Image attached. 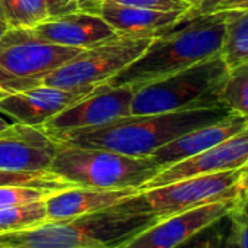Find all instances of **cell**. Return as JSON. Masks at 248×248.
<instances>
[{
	"mask_svg": "<svg viewBox=\"0 0 248 248\" xmlns=\"http://www.w3.org/2000/svg\"><path fill=\"white\" fill-rule=\"evenodd\" d=\"M158 221L144 208L138 192L93 214L0 234V248H124Z\"/></svg>",
	"mask_w": 248,
	"mask_h": 248,
	"instance_id": "obj_1",
	"label": "cell"
},
{
	"mask_svg": "<svg viewBox=\"0 0 248 248\" xmlns=\"http://www.w3.org/2000/svg\"><path fill=\"white\" fill-rule=\"evenodd\" d=\"M231 113L234 112L225 106H211L153 115H129L99 126L70 131L52 137V140L65 145L102 148L131 157H150L183 134L221 122Z\"/></svg>",
	"mask_w": 248,
	"mask_h": 248,
	"instance_id": "obj_2",
	"label": "cell"
},
{
	"mask_svg": "<svg viewBox=\"0 0 248 248\" xmlns=\"http://www.w3.org/2000/svg\"><path fill=\"white\" fill-rule=\"evenodd\" d=\"M227 15L228 12H186L173 26L155 36L135 61L106 83L138 89L219 54Z\"/></svg>",
	"mask_w": 248,
	"mask_h": 248,
	"instance_id": "obj_3",
	"label": "cell"
},
{
	"mask_svg": "<svg viewBox=\"0 0 248 248\" xmlns=\"http://www.w3.org/2000/svg\"><path fill=\"white\" fill-rule=\"evenodd\" d=\"M52 174L86 189H140L161 169L151 157H131L102 148L58 142L48 167Z\"/></svg>",
	"mask_w": 248,
	"mask_h": 248,
	"instance_id": "obj_4",
	"label": "cell"
},
{
	"mask_svg": "<svg viewBox=\"0 0 248 248\" xmlns=\"http://www.w3.org/2000/svg\"><path fill=\"white\" fill-rule=\"evenodd\" d=\"M221 54L135 90L131 115H153L222 106L219 93L228 76Z\"/></svg>",
	"mask_w": 248,
	"mask_h": 248,
	"instance_id": "obj_5",
	"label": "cell"
},
{
	"mask_svg": "<svg viewBox=\"0 0 248 248\" xmlns=\"http://www.w3.org/2000/svg\"><path fill=\"white\" fill-rule=\"evenodd\" d=\"M83 51L42 41L31 29L10 28L0 38V90L13 93L39 86L46 74Z\"/></svg>",
	"mask_w": 248,
	"mask_h": 248,
	"instance_id": "obj_6",
	"label": "cell"
},
{
	"mask_svg": "<svg viewBox=\"0 0 248 248\" xmlns=\"http://www.w3.org/2000/svg\"><path fill=\"white\" fill-rule=\"evenodd\" d=\"M140 198L144 208L160 221L214 202L247 199V166L183 179L140 192Z\"/></svg>",
	"mask_w": 248,
	"mask_h": 248,
	"instance_id": "obj_7",
	"label": "cell"
},
{
	"mask_svg": "<svg viewBox=\"0 0 248 248\" xmlns=\"http://www.w3.org/2000/svg\"><path fill=\"white\" fill-rule=\"evenodd\" d=\"M154 38H126L103 42L46 74L41 84L60 89H76L106 83L116 73L135 61Z\"/></svg>",
	"mask_w": 248,
	"mask_h": 248,
	"instance_id": "obj_8",
	"label": "cell"
},
{
	"mask_svg": "<svg viewBox=\"0 0 248 248\" xmlns=\"http://www.w3.org/2000/svg\"><path fill=\"white\" fill-rule=\"evenodd\" d=\"M137 87L99 84L92 93L57 113L39 128L48 137H57L70 131L93 128L118 118L131 115V105Z\"/></svg>",
	"mask_w": 248,
	"mask_h": 248,
	"instance_id": "obj_9",
	"label": "cell"
},
{
	"mask_svg": "<svg viewBox=\"0 0 248 248\" xmlns=\"http://www.w3.org/2000/svg\"><path fill=\"white\" fill-rule=\"evenodd\" d=\"M246 203L247 199L214 202L169 217L138 234L124 248H176Z\"/></svg>",
	"mask_w": 248,
	"mask_h": 248,
	"instance_id": "obj_10",
	"label": "cell"
},
{
	"mask_svg": "<svg viewBox=\"0 0 248 248\" xmlns=\"http://www.w3.org/2000/svg\"><path fill=\"white\" fill-rule=\"evenodd\" d=\"M97 86L60 89L39 84L22 92L6 93L0 97V113L9 116L13 124L39 128L48 119L92 93Z\"/></svg>",
	"mask_w": 248,
	"mask_h": 248,
	"instance_id": "obj_11",
	"label": "cell"
},
{
	"mask_svg": "<svg viewBox=\"0 0 248 248\" xmlns=\"http://www.w3.org/2000/svg\"><path fill=\"white\" fill-rule=\"evenodd\" d=\"M247 163L248 129H246L206 151H202L193 157H189L167 169H163L157 176L144 183L138 190L147 192L183 179L240 169L247 166Z\"/></svg>",
	"mask_w": 248,
	"mask_h": 248,
	"instance_id": "obj_12",
	"label": "cell"
},
{
	"mask_svg": "<svg viewBox=\"0 0 248 248\" xmlns=\"http://www.w3.org/2000/svg\"><path fill=\"white\" fill-rule=\"evenodd\" d=\"M57 148L58 142L41 128L12 124L0 132V170H48Z\"/></svg>",
	"mask_w": 248,
	"mask_h": 248,
	"instance_id": "obj_13",
	"label": "cell"
},
{
	"mask_svg": "<svg viewBox=\"0 0 248 248\" xmlns=\"http://www.w3.org/2000/svg\"><path fill=\"white\" fill-rule=\"evenodd\" d=\"M31 32L42 41L81 49L118 38V33L99 15L81 10L48 17L31 28Z\"/></svg>",
	"mask_w": 248,
	"mask_h": 248,
	"instance_id": "obj_14",
	"label": "cell"
},
{
	"mask_svg": "<svg viewBox=\"0 0 248 248\" xmlns=\"http://www.w3.org/2000/svg\"><path fill=\"white\" fill-rule=\"evenodd\" d=\"M246 129H248L247 116H241L234 112L221 122L183 134L182 137L154 151L150 157L163 170L182 160L206 151Z\"/></svg>",
	"mask_w": 248,
	"mask_h": 248,
	"instance_id": "obj_15",
	"label": "cell"
},
{
	"mask_svg": "<svg viewBox=\"0 0 248 248\" xmlns=\"http://www.w3.org/2000/svg\"><path fill=\"white\" fill-rule=\"evenodd\" d=\"M186 12H161L137 6H126L103 0L99 16L110 25L118 36L155 38L173 26Z\"/></svg>",
	"mask_w": 248,
	"mask_h": 248,
	"instance_id": "obj_16",
	"label": "cell"
},
{
	"mask_svg": "<svg viewBox=\"0 0 248 248\" xmlns=\"http://www.w3.org/2000/svg\"><path fill=\"white\" fill-rule=\"evenodd\" d=\"M138 192V189L103 190L86 187H73L62 192H55L45 199L46 222L65 221L93 214L124 202Z\"/></svg>",
	"mask_w": 248,
	"mask_h": 248,
	"instance_id": "obj_17",
	"label": "cell"
},
{
	"mask_svg": "<svg viewBox=\"0 0 248 248\" xmlns=\"http://www.w3.org/2000/svg\"><path fill=\"white\" fill-rule=\"evenodd\" d=\"M219 54L228 70L248 62V10L228 12Z\"/></svg>",
	"mask_w": 248,
	"mask_h": 248,
	"instance_id": "obj_18",
	"label": "cell"
},
{
	"mask_svg": "<svg viewBox=\"0 0 248 248\" xmlns=\"http://www.w3.org/2000/svg\"><path fill=\"white\" fill-rule=\"evenodd\" d=\"M48 17L44 0H0V22L9 29H31Z\"/></svg>",
	"mask_w": 248,
	"mask_h": 248,
	"instance_id": "obj_19",
	"label": "cell"
},
{
	"mask_svg": "<svg viewBox=\"0 0 248 248\" xmlns=\"http://www.w3.org/2000/svg\"><path fill=\"white\" fill-rule=\"evenodd\" d=\"M45 222H46L45 199L0 209V234L31 230Z\"/></svg>",
	"mask_w": 248,
	"mask_h": 248,
	"instance_id": "obj_20",
	"label": "cell"
},
{
	"mask_svg": "<svg viewBox=\"0 0 248 248\" xmlns=\"http://www.w3.org/2000/svg\"><path fill=\"white\" fill-rule=\"evenodd\" d=\"M248 62L228 71L227 80L219 93V103L232 112L248 115Z\"/></svg>",
	"mask_w": 248,
	"mask_h": 248,
	"instance_id": "obj_21",
	"label": "cell"
},
{
	"mask_svg": "<svg viewBox=\"0 0 248 248\" xmlns=\"http://www.w3.org/2000/svg\"><path fill=\"white\" fill-rule=\"evenodd\" d=\"M0 186H29L52 192H62L77 187L76 185L52 174L48 170L39 171H4L0 170Z\"/></svg>",
	"mask_w": 248,
	"mask_h": 248,
	"instance_id": "obj_22",
	"label": "cell"
},
{
	"mask_svg": "<svg viewBox=\"0 0 248 248\" xmlns=\"http://www.w3.org/2000/svg\"><path fill=\"white\" fill-rule=\"evenodd\" d=\"M55 192L29 186H0V209L44 201Z\"/></svg>",
	"mask_w": 248,
	"mask_h": 248,
	"instance_id": "obj_23",
	"label": "cell"
},
{
	"mask_svg": "<svg viewBox=\"0 0 248 248\" xmlns=\"http://www.w3.org/2000/svg\"><path fill=\"white\" fill-rule=\"evenodd\" d=\"M230 228L225 237V248H248L247 247V203L237 208L228 215Z\"/></svg>",
	"mask_w": 248,
	"mask_h": 248,
	"instance_id": "obj_24",
	"label": "cell"
},
{
	"mask_svg": "<svg viewBox=\"0 0 248 248\" xmlns=\"http://www.w3.org/2000/svg\"><path fill=\"white\" fill-rule=\"evenodd\" d=\"M224 219L205 228L203 231L198 232L196 235L186 240L185 243H182L176 248H225L227 231L222 227Z\"/></svg>",
	"mask_w": 248,
	"mask_h": 248,
	"instance_id": "obj_25",
	"label": "cell"
},
{
	"mask_svg": "<svg viewBox=\"0 0 248 248\" xmlns=\"http://www.w3.org/2000/svg\"><path fill=\"white\" fill-rule=\"evenodd\" d=\"M126 6H137L144 9L161 12H189L192 7L187 0H110Z\"/></svg>",
	"mask_w": 248,
	"mask_h": 248,
	"instance_id": "obj_26",
	"label": "cell"
},
{
	"mask_svg": "<svg viewBox=\"0 0 248 248\" xmlns=\"http://www.w3.org/2000/svg\"><path fill=\"white\" fill-rule=\"evenodd\" d=\"M49 13V17L71 13L77 10L76 0H44Z\"/></svg>",
	"mask_w": 248,
	"mask_h": 248,
	"instance_id": "obj_27",
	"label": "cell"
},
{
	"mask_svg": "<svg viewBox=\"0 0 248 248\" xmlns=\"http://www.w3.org/2000/svg\"><path fill=\"white\" fill-rule=\"evenodd\" d=\"M234 10H248V0H217L209 13L219 12H234Z\"/></svg>",
	"mask_w": 248,
	"mask_h": 248,
	"instance_id": "obj_28",
	"label": "cell"
},
{
	"mask_svg": "<svg viewBox=\"0 0 248 248\" xmlns=\"http://www.w3.org/2000/svg\"><path fill=\"white\" fill-rule=\"evenodd\" d=\"M102 1L103 0H76V4H77V10H81V12H86V13L99 15Z\"/></svg>",
	"mask_w": 248,
	"mask_h": 248,
	"instance_id": "obj_29",
	"label": "cell"
},
{
	"mask_svg": "<svg viewBox=\"0 0 248 248\" xmlns=\"http://www.w3.org/2000/svg\"><path fill=\"white\" fill-rule=\"evenodd\" d=\"M217 0H187V3L190 4V10L193 13H198V15H206L209 13L212 4L215 3Z\"/></svg>",
	"mask_w": 248,
	"mask_h": 248,
	"instance_id": "obj_30",
	"label": "cell"
},
{
	"mask_svg": "<svg viewBox=\"0 0 248 248\" xmlns=\"http://www.w3.org/2000/svg\"><path fill=\"white\" fill-rule=\"evenodd\" d=\"M12 124H13L12 121H9V119L3 118V116H1V113H0V132H3L4 129H7Z\"/></svg>",
	"mask_w": 248,
	"mask_h": 248,
	"instance_id": "obj_31",
	"label": "cell"
},
{
	"mask_svg": "<svg viewBox=\"0 0 248 248\" xmlns=\"http://www.w3.org/2000/svg\"><path fill=\"white\" fill-rule=\"evenodd\" d=\"M7 29H9V28H7L4 23H1V22H0V38H1V35H3Z\"/></svg>",
	"mask_w": 248,
	"mask_h": 248,
	"instance_id": "obj_32",
	"label": "cell"
},
{
	"mask_svg": "<svg viewBox=\"0 0 248 248\" xmlns=\"http://www.w3.org/2000/svg\"><path fill=\"white\" fill-rule=\"evenodd\" d=\"M4 94H6V93H4L3 90H0V97H1V96H4Z\"/></svg>",
	"mask_w": 248,
	"mask_h": 248,
	"instance_id": "obj_33",
	"label": "cell"
}]
</instances>
